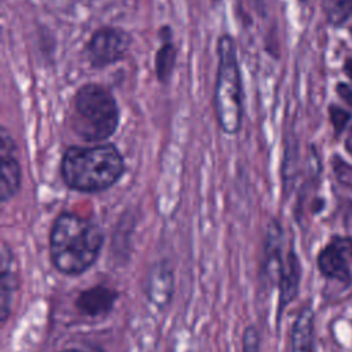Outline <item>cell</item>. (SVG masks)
<instances>
[{"instance_id": "13", "label": "cell", "mask_w": 352, "mask_h": 352, "mask_svg": "<svg viewBox=\"0 0 352 352\" xmlns=\"http://www.w3.org/2000/svg\"><path fill=\"white\" fill-rule=\"evenodd\" d=\"M292 352H315V312L304 305L292 327Z\"/></svg>"}, {"instance_id": "18", "label": "cell", "mask_w": 352, "mask_h": 352, "mask_svg": "<svg viewBox=\"0 0 352 352\" xmlns=\"http://www.w3.org/2000/svg\"><path fill=\"white\" fill-rule=\"evenodd\" d=\"M329 116H330V121L333 124V128H334V132L337 136L342 133V131L345 129L346 124L349 122V120L352 117L351 113H348L346 110H344L338 106H330Z\"/></svg>"}, {"instance_id": "8", "label": "cell", "mask_w": 352, "mask_h": 352, "mask_svg": "<svg viewBox=\"0 0 352 352\" xmlns=\"http://www.w3.org/2000/svg\"><path fill=\"white\" fill-rule=\"evenodd\" d=\"M175 292V272L166 260L154 263L143 280V293L158 309L168 307Z\"/></svg>"}, {"instance_id": "20", "label": "cell", "mask_w": 352, "mask_h": 352, "mask_svg": "<svg viewBox=\"0 0 352 352\" xmlns=\"http://www.w3.org/2000/svg\"><path fill=\"white\" fill-rule=\"evenodd\" d=\"M344 70H345V73L349 76V78H352V58H349V59L345 60Z\"/></svg>"}, {"instance_id": "14", "label": "cell", "mask_w": 352, "mask_h": 352, "mask_svg": "<svg viewBox=\"0 0 352 352\" xmlns=\"http://www.w3.org/2000/svg\"><path fill=\"white\" fill-rule=\"evenodd\" d=\"M176 63V48L170 41V34L168 33L166 40L162 41L161 48L155 55V74L161 82H166L175 69Z\"/></svg>"}, {"instance_id": "23", "label": "cell", "mask_w": 352, "mask_h": 352, "mask_svg": "<svg viewBox=\"0 0 352 352\" xmlns=\"http://www.w3.org/2000/svg\"><path fill=\"white\" fill-rule=\"evenodd\" d=\"M301 1H305V0H301Z\"/></svg>"}, {"instance_id": "4", "label": "cell", "mask_w": 352, "mask_h": 352, "mask_svg": "<svg viewBox=\"0 0 352 352\" xmlns=\"http://www.w3.org/2000/svg\"><path fill=\"white\" fill-rule=\"evenodd\" d=\"M214 113L221 131L235 135L242 126L243 92L235 41L230 34L217 40V73L214 84Z\"/></svg>"}, {"instance_id": "9", "label": "cell", "mask_w": 352, "mask_h": 352, "mask_svg": "<svg viewBox=\"0 0 352 352\" xmlns=\"http://www.w3.org/2000/svg\"><path fill=\"white\" fill-rule=\"evenodd\" d=\"M283 246V228L278 219H271L265 228L264 245H263V261L261 275L265 283L278 285L280 270L285 261L282 253Z\"/></svg>"}, {"instance_id": "10", "label": "cell", "mask_w": 352, "mask_h": 352, "mask_svg": "<svg viewBox=\"0 0 352 352\" xmlns=\"http://www.w3.org/2000/svg\"><path fill=\"white\" fill-rule=\"evenodd\" d=\"M18 265L11 248L3 242L0 253V318L4 324L11 315L18 290Z\"/></svg>"}, {"instance_id": "7", "label": "cell", "mask_w": 352, "mask_h": 352, "mask_svg": "<svg viewBox=\"0 0 352 352\" xmlns=\"http://www.w3.org/2000/svg\"><path fill=\"white\" fill-rule=\"evenodd\" d=\"M16 144L8 131L3 126L0 133V158H1V177H0V199L3 204L14 198L22 180L21 164L16 157Z\"/></svg>"}, {"instance_id": "11", "label": "cell", "mask_w": 352, "mask_h": 352, "mask_svg": "<svg viewBox=\"0 0 352 352\" xmlns=\"http://www.w3.org/2000/svg\"><path fill=\"white\" fill-rule=\"evenodd\" d=\"M301 280V263L300 258L293 249L289 248L287 253L285 254V261L280 270L278 289H279V298H278V322L282 316L283 309L297 297Z\"/></svg>"}, {"instance_id": "5", "label": "cell", "mask_w": 352, "mask_h": 352, "mask_svg": "<svg viewBox=\"0 0 352 352\" xmlns=\"http://www.w3.org/2000/svg\"><path fill=\"white\" fill-rule=\"evenodd\" d=\"M132 38L121 28L103 26L94 32L85 44V56L95 69H103L121 60L131 47Z\"/></svg>"}, {"instance_id": "19", "label": "cell", "mask_w": 352, "mask_h": 352, "mask_svg": "<svg viewBox=\"0 0 352 352\" xmlns=\"http://www.w3.org/2000/svg\"><path fill=\"white\" fill-rule=\"evenodd\" d=\"M337 94L340 95L341 99H344L349 106H352V87L345 84V82H340L336 87Z\"/></svg>"}, {"instance_id": "6", "label": "cell", "mask_w": 352, "mask_h": 352, "mask_svg": "<svg viewBox=\"0 0 352 352\" xmlns=\"http://www.w3.org/2000/svg\"><path fill=\"white\" fill-rule=\"evenodd\" d=\"M349 263H352V238L341 235H334L316 258L318 268L323 276L340 280L344 285L352 283Z\"/></svg>"}, {"instance_id": "1", "label": "cell", "mask_w": 352, "mask_h": 352, "mask_svg": "<svg viewBox=\"0 0 352 352\" xmlns=\"http://www.w3.org/2000/svg\"><path fill=\"white\" fill-rule=\"evenodd\" d=\"M104 243L102 227L92 219L62 212L50 232V258L65 275H80L98 260Z\"/></svg>"}, {"instance_id": "12", "label": "cell", "mask_w": 352, "mask_h": 352, "mask_svg": "<svg viewBox=\"0 0 352 352\" xmlns=\"http://www.w3.org/2000/svg\"><path fill=\"white\" fill-rule=\"evenodd\" d=\"M118 293L107 286L96 285L82 290L76 298V308L89 318L104 316L111 312Z\"/></svg>"}, {"instance_id": "22", "label": "cell", "mask_w": 352, "mask_h": 352, "mask_svg": "<svg viewBox=\"0 0 352 352\" xmlns=\"http://www.w3.org/2000/svg\"><path fill=\"white\" fill-rule=\"evenodd\" d=\"M60 352H84V351L77 349V348H67V349H63V351H60Z\"/></svg>"}, {"instance_id": "21", "label": "cell", "mask_w": 352, "mask_h": 352, "mask_svg": "<svg viewBox=\"0 0 352 352\" xmlns=\"http://www.w3.org/2000/svg\"><path fill=\"white\" fill-rule=\"evenodd\" d=\"M345 147H346V148H348V151L352 154V129H351V132H349V135H348V138H346Z\"/></svg>"}, {"instance_id": "15", "label": "cell", "mask_w": 352, "mask_h": 352, "mask_svg": "<svg viewBox=\"0 0 352 352\" xmlns=\"http://www.w3.org/2000/svg\"><path fill=\"white\" fill-rule=\"evenodd\" d=\"M323 12L329 23L344 25L352 16V0H322Z\"/></svg>"}, {"instance_id": "17", "label": "cell", "mask_w": 352, "mask_h": 352, "mask_svg": "<svg viewBox=\"0 0 352 352\" xmlns=\"http://www.w3.org/2000/svg\"><path fill=\"white\" fill-rule=\"evenodd\" d=\"M242 352H260V334L254 324H249L243 330Z\"/></svg>"}, {"instance_id": "16", "label": "cell", "mask_w": 352, "mask_h": 352, "mask_svg": "<svg viewBox=\"0 0 352 352\" xmlns=\"http://www.w3.org/2000/svg\"><path fill=\"white\" fill-rule=\"evenodd\" d=\"M331 164L338 183L352 191V166L342 161L340 157H333Z\"/></svg>"}, {"instance_id": "3", "label": "cell", "mask_w": 352, "mask_h": 352, "mask_svg": "<svg viewBox=\"0 0 352 352\" xmlns=\"http://www.w3.org/2000/svg\"><path fill=\"white\" fill-rule=\"evenodd\" d=\"M120 122V109L113 94L103 85L88 82L78 88L72 103L70 126L89 143L109 139Z\"/></svg>"}, {"instance_id": "2", "label": "cell", "mask_w": 352, "mask_h": 352, "mask_svg": "<svg viewBox=\"0 0 352 352\" xmlns=\"http://www.w3.org/2000/svg\"><path fill=\"white\" fill-rule=\"evenodd\" d=\"M124 170V158L111 143L72 146L60 160V176L65 184L78 192L104 191L120 180Z\"/></svg>"}]
</instances>
